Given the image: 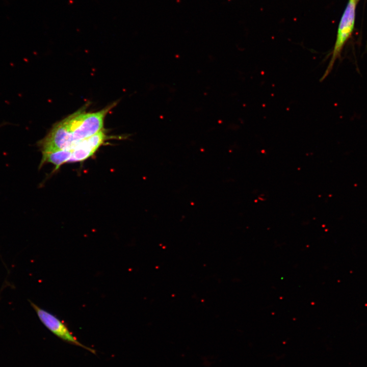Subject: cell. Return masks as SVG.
I'll return each mask as SVG.
<instances>
[{
    "label": "cell",
    "mask_w": 367,
    "mask_h": 367,
    "mask_svg": "<svg viewBox=\"0 0 367 367\" xmlns=\"http://www.w3.org/2000/svg\"><path fill=\"white\" fill-rule=\"evenodd\" d=\"M111 108L110 106L92 113L80 110L63 119L38 142L42 152L70 149L99 132Z\"/></svg>",
    "instance_id": "cell-1"
},
{
    "label": "cell",
    "mask_w": 367,
    "mask_h": 367,
    "mask_svg": "<svg viewBox=\"0 0 367 367\" xmlns=\"http://www.w3.org/2000/svg\"><path fill=\"white\" fill-rule=\"evenodd\" d=\"M355 2L350 0L340 20L331 59L321 77V81H323L331 72L334 64L336 60L340 58L343 47L352 33L355 21Z\"/></svg>",
    "instance_id": "cell-2"
},
{
    "label": "cell",
    "mask_w": 367,
    "mask_h": 367,
    "mask_svg": "<svg viewBox=\"0 0 367 367\" xmlns=\"http://www.w3.org/2000/svg\"><path fill=\"white\" fill-rule=\"evenodd\" d=\"M29 301L41 323L54 334L67 343L79 346L91 353H95L94 350L85 346L80 342L69 330L64 322L50 312L40 307L32 301L29 300Z\"/></svg>",
    "instance_id": "cell-3"
},
{
    "label": "cell",
    "mask_w": 367,
    "mask_h": 367,
    "mask_svg": "<svg viewBox=\"0 0 367 367\" xmlns=\"http://www.w3.org/2000/svg\"><path fill=\"white\" fill-rule=\"evenodd\" d=\"M106 139V134L102 129L69 149L71 151V157L68 163L80 162L87 159L95 152Z\"/></svg>",
    "instance_id": "cell-4"
},
{
    "label": "cell",
    "mask_w": 367,
    "mask_h": 367,
    "mask_svg": "<svg viewBox=\"0 0 367 367\" xmlns=\"http://www.w3.org/2000/svg\"><path fill=\"white\" fill-rule=\"evenodd\" d=\"M353 1H354V2H356L358 0H353Z\"/></svg>",
    "instance_id": "cell-5"
}]
</instances>
